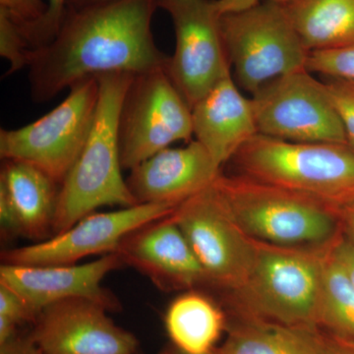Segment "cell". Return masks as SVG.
I'll return each instance as SVG.
<instances>
[{
  "label": "cell",
  "mask_w": 354,
  "mask_h": 354,
  "mask_svg": "<svg viewBox=\"0 0 354 354\" xmlns=\"http://www.w3.org/2000/svg\"><path fill=\"white\" fill-rule=\"evenodd\" d=\"M206 276L208 286L223 293L246 281L256 256V242L230 215L215 183L179 205L171 214Z\"/></svg>",
  "instance_id": "9"
},
{
  "label": "cell",
  "mask_w": 354,
  "mask_h": 354,
  "mask_svg": "<svg viewBox=\"0 0 354 354\" xmlns=\"http://www.w3.org/2000/svg\"><path fill=\"white\" fill-rule=\"evenodd\" d=\"M270 1L274 2V3L281 4V6H286V4L290 3L293 0H270Z\"/></svg>",
  "instance_id": "35"
},
{
  "label": "cell",
  "mask_w": 354,
  "mask_h": 354,
  "mask_svg": "<svg viewBox=\"0 0 354 354\" xmlns=\"http://www.w3.org/2000/svg\"><path fill=\"white\" fill-rule=\"evenodd\" d=\"M250 100L259 134L300 143L346 144L325 83L307 69L270 81Z\"/></svg>",
  "instance_id": "10"
},
{
  "label": "cell",
  "mask_w": 354,
  "mask_h": 354,
  "mask_svg": "<svg viewBox=\"0 0 354 354\" xmlns=\"http://www.w3.org/2000/svg\"><path fill=\"white\" fill-rule=\"evenodd\" d=\"M218 354H320V330L234 315Z\"/></svg>",
  "instance_id": "19"
},
{
  "label": "cell",
  "mask_w": 354,
  "mask_h": 354,
  "mask_svg": "<svg viewBox=\"0 0 354 354\" xmlns=\"http://www.w3.org/2000/svg\"><path fill=\"white\" fill-rule=\"evenodd\" d=\"M108 311L87 298L55 302L39 312L30 337L41 354H134L136 337Z\"/></svg>",
  "instance_id": "13"
},
{
  "label": "cell",
  "mask_w": 354,
  "mask_h": 354,
  "mask_svg": "<svg viewBox=\"0 0 354 354\" xmlns=\"http://www.w3.org/2000/svg\"><path fill=\"white\" fill-rule=\"evenodd\" d=\"M221 174L208 151L196 141L167 148L131 169L127 184L138 204L178 207L215 183Z\"/></svg>",
  "instance_id": "16"
},
{
  "label": "cell",
  "mask_w": 354,
  "mask_h": 354,
  "mask_svg": "<svg viewBox=\"0 0 354 354\" xmlns=\"http://www.w3.org/2000/svg\"><path fill=\"white\" fill-rule=\"evenodd\" d=\"M171 16L176 48L167 71L191 109L230 71L216 0H157Z\"/></svg>",
  "instance_id": "11"
},
{
  "label": "cell",
  "mask_w": 354,
  "mask_h": 354,
  "mask_svg": "<svg viewBox=\"0 0 354 354\" xmlns=\"http://www.w3.org/2000/svg\"><path fill=\"white\" fill-rule=\"evenodd\" d=\"M215 185L230 215L254 241L326 247L342 234L337 209L313 198L235 174L221 172Z\"/></svg>",
  "instance_id": "4"
},
{
  "label": "cell",
  "mask_w": 354,
  "mask_h": 354,
  "mask_svg": "<svg viewBox=\"0 0 354 354\" xmlns=\"http://www.w3.org/2000/svg\"><path fill=\"white\" fill-rule=\"evenodd\" d=\"M122 266L124 263L118 252L82 265L2 264L0 285L19 295L37 316L44 307L69 298H87L113 311L120 308V304L102 283L109 272Z\"/></svg>",
  "instance_id": "14"
},
{
  "label": "cell",
  "mask_w": 354,
  "mask_h": 354,
  "mask_svg": "<svg viewBox=\"0 0 354 354\" xmlns=\"http://www.w3.org/2000/svg\"><path fill=\"white\" fill-rule=\"evenodd\" d=\"M88 1H104V0H88Z\"/></svg>",
  "instance_id": "36"
},
{
  "label": "cell",
  "mask_w": 354,
  "mask_h": 354,
  "mask_svg": "<svg viewBox=\"0 0 354 354\" xmlns=\"http://www.w3.org/2000/svg\"><path fill=\"white\" fill-rule=\"evenodd\" d=\"M37 318L34 310L19 295L0 285V344L17 335V327L23 322Z\"/></svg>",
  "instance_id": "25"
},
{
  "label": "cell",
  "mask_w": 354,
  "mask_h": 354,
  "mask_svg": "<svg viewBox=\"0 0 354 354\" xmlns=\"http://www.w3.org/2000/svg\"><path fill=\"white\" fill-rule=\"evenodd\" d=\"M191 113L195 140L221 167L258 134L251 100L241 94L232 73L198 101Z\"/></svg>",
  "instance_id": "18"
},
{
  "label": "cell",
  "mask_w": 354,
  "mask_h": 354,
  "mask_svg": "<svg viewBox=\"0 0 354 354\" xmlns=\"http://www.w3.org/2000/svg\"><path fill=\"white\" fill-rule=\"evenodd\" d=\"M31 50L17 24L0 9V55L10 64L8 74L28 67Z\"/></svg>",
  "instance_id": "24"
},
{
  "label": "cell",
  "mask_w": 354,
  "mask_h": 354,
  "mask_svg": "<svg viewBox=\"0 0 354 354\" xmlns=\"http://www.w3.org/2000/svg\"><path fill=\"white\" fill-rule=\"evenodd\" d=\"M221 24L235 82L251 95L278 77L306 69L309 51L285 6L267 0L223 14Z\"/></svg>",
  "instance_id": "6"
},
{
  "label": "cell",
  "mask_w": 354,
  "mask_h": 354,
  "mask_svg": "<svg viewBox=\"0 0 354 354\" xmlns=\"http://www.w3.org/2000/svg\"><path fill=\"white\" fill-rule=\"evenodd\" d=\"M0 9L6 11L20 27L38 22L46 10L44 0H0Z\"/></svg>",
  "instance_id": "28"
},
{
  "label": "cell",
  "mask_w": 354,
  "mask_h": 354,
  "mask_svg": "<svg viewBox=\"0 0 354 354\" xmlns=\"http://www.w3.org/2000/svg\"><path fill=\"white\" fill-rule=\"evenodd\" d=\"M118 253L165 292L208 286L187 239L171 215L138 228L121 242Z\"/></svg>",
  "instance_id": "15"
},
{
  "label": "cell",
  "mask_w": 354,
  "mask_h": 354,
  "mask_svg": "<svg viewBox=\"0 0 354 354\" xmlns=\"http://www.w3.org/2000/svg\"><path fill=\"white\" fill-rule=\"evenodd\" d=\"M325 86L346 133V144L354 152V82L328 78Z\"/></svg>",
  "instance_id": "27"
},
{
  "label": "cell",
  "mask_w": 354,
  "mask_h": 354,
  "mask_svg": "<svg viewBox=\"0 0 354 354\" xmlns=\"http://www.w3.org/2000/svg\"><path fill=\"white\" fill-rule=\"evenodd\" d=\"M322 334L320 354H354V344Z\"/></svg>",
  "instance_id": "30"
},
{
  "label": "cell",
  "mask_w": 354,
  "mask_h": 354,
  "mask_svg": "<svg viewBox=\"0 0 354 354\" xmlns=\"http://www.w3.org/2000/svg\"><path fill=\"white\" fill-rule=\"evenodd\" d=\"M68 0H48L46 10L38 22L19 28L31 50L41 48L51 41L62 24Z\"/></svg>",
  "instance_id": "26"
},
{
  "label": "cell",
  "mask_w": 354,
  "mask_h": 354,
  "mask_svg": "<svg viewBox=\"0 0 354 354\" xmlns=\"http://www.w3.org/2000/svg\"><path fill=\"white\" fill-rule=\"evenodd\" d=\"M230 162L235 174L337 209L354 201V152L346 144L300 143L258 133Z\"/></svg>",
  "instance_id": "5"
},
{
  "label": "cell",
  "mask_w": 354,
  "mask_h": 354,
  "mask_svg": "<svg viewBox=\"0 0 354 354\" xmlns=\"http://www.w3.org/2000/svg\"><path fill=\"white\" fill-rule=\"evenodd\" d=\"M26 354H41L39 353L38 348L35 346L34 342H32L31 337H30L29 344H28L27 351Z\"/></svg>",
  "instance_id": "34"
},
{
  "label": "cell",
  "mask_w": 354,
  "mask_h": 354,
  "mask_svg": "<svg viewBox=\"0 0 354 354\" xmlns=\"http://www.w3.org/2000/svg\"><path fill=\"white\" fill-rule=\"evenodd\" d=\"M176 206L158 203L137 204L84 216L68 230L41 242L3 251V264L75 265L94 255L118 252L123 239L138 228L171 215Z\"/></svg>",
  "instance_id": "12"
},
{
  "label": "cell",
  "mask_w": 354,
  "mask_h": 354,
  "mask_svg": "<svg viewBox=\"0 0 354 354\" xmlns=\"http://www.w3.org/2000/svg\"><path fill=\"white\" fill-rule=\"evenodd\" d=\"M330 246L256 242L255 261L246 281L236 290L225 292L232 315L318 330L317 310Z\"/></svg>",
  "instance_id": "3"
},
{
  "label": "cell",
  "mask_w": 354,
  "mask_h": 354,
  "mask_svg": "<svg viewBox=\"0 0 354 354\" xmlns=\"http://www.w3.org/2000/svg\"><path fill=\"white\" fill-rule=\"evenodd\" d=\"M165 329L174 348L184 354H211L227 330V318L215 300L187 290L169 304Z\"/></svg>",
  "instance_id": "20"
},
{
  "label": "cell",
  "mask_w": 354,
  "mask_h": 354,
  "mask_svg": "<svg viewBox=\"0 0 354 354\" xmlns=\"http://www.w3.org/2000/svg\"><path fill=\"white\" fill-rule=\"evenodd\" d=\"M285 6L309 53L354 43V0H293Z\"/></svg>",
  "instance_id": "21"
},
{
  "label": "cell",
  "mask_w": 354,
  "mask_h": 354,
  "mask_svg": "<svg viewBox=\"0 0 354 354\" xmlns=\"http://www.w3.org/2000/svg\"><path fill=\"white\" fill-rule=\"evenodd\" d=\"M316 324L323 334L354 344V286L330 247L324 265Z\"/></svg>",
  "instance_id": "22"
},
{
  "label": "cell",
  "mask_w": 354,
  "mask_h": 354,
  "mask_svg": "<svg viewBox=\"0 0 354 354\" xmlns=\"http://www.w3.org/2000/svg\"><path fill=\"white\" fill-rule=\"evenodd\" d=\"M59 184L38 167L4 160L0 174V223L6 234L32 241L53 234Z\"/></svg>",
  "instance_id": "17"
},
{
  "label": "cell",
  "mask_w": 354,
  "mask_h": 354,
  "mask_svg": "<svg viewBox=\"0 0 354 354\" xmlns=\"http://www.w3.org/2000/svg\"><path fill=\"white\" fill-rule=\"evenodd\" d=\"M330 252L354 286V241L342 232L330 246Z\"/></svg>",
  "instance_id": "29"
},
{
  "label": "cell",
  "mask_w": 354,
  "mask_h": 354,
  "mask_svg": "<svg viewBox=\"0 0 354 354\" xmlns=\"http://www.w3.org/2000/svg\"><path fill=\"white\" fill-rule=\"evenodd\" d=\"M97 99V77L79 81L62 104L38 120L0 130V156L34 165L62 185L85 145Z\"/></svg>",
  "instance_id": "7"
},
{
  "label": "cell",
  "mask_w": 354,
  "mask_h": 354,
  "mask_svg": "<svg viewBox=\"0 0 354 354\" xmlns=\"http://www.w3.org/2000/svg\"><path fill=\"white\" fill-rule=\"evenodd\" d=\"M160 354H184L181 353V351H179L178 349L174 348V346H167V348H165L162 349V353ZM211 354H218L216 353V351H214L213 353Z\"/></svg>",
  "instance_id": "33"
},
{
  "label": "cell",
  "mask_w": 354,
  "mask_h": 354,
  "mask_svg": "<svg viewBox=\"0 0 354 354\" xmlns=\"http://www.w3.org/2000/svg\"><path fill=\"white\" fill-rule=\"evenodd\" d=\"M259 3V0H216V8L221 15L239 12Z\"/></svg>",
  "instance_id": "31"
},
{
  "label": "cell",
  "mask_w": 354,
  "mask_h": 354,
  "mask_svg": "<svg viewBox=\"0 0 354 354\" xmlns=\"http://www.w3.org/2000/svg\"><path fill=\"white\" fill-rule=\"evenodd\" d=\"M134 76L124 72L97 76L94 121L80 155L59 186L53 235L102 207L138 204L122 177L120 144L121 108Z\"/></svg>",
  "instance_id": "2"
},
{
  "label": "cell",
  "mask_w": 354,
  "mask_h": 354,
  "mask_svg": "<svg viewBox=\"0 0 354 354\" xmlns=\"http://www.w3.org/2000/svg\"><path fill=\"white\" fill-rule=\"evenodd\" d=\"M192 113L165 70L133 77L120 118L121 164L134 169L178 141H192Z\"/></svg>",
  "instance_id": "8"
},
{
  "label": "cell",
  "mask_w": 354,
  "mask_h": 354,
  "mask_svg": "<svg viewBox=\"0 0 354 354\" xmlns=\"http://www.w3.org/2000/svg\"><path fill=\"white\" fill-rule=\"evenodd\" d=\"M306 69L327 78L354 82V43L335 50L310 53Z\"/></svg>",
  "instance_id": "23"
},
{
  "label": "cell",
  "mask_w": 354,
  "mask_h": 354,
  "mask_svg": "<svg viewBox=\"0 0 354 354\" xmlns=\"http://www.w3.org/2000/svg\"><path fill=\"white\" fill-rule=\"evenodd\" d=\"M157 9V0H68L55 38L30 53L32 99L46 102L102 74L167 69L152 31Z\"/></svg>",
  "instance_id": "1"
},
{
  "label": "cell",
  "mask_w": 354,
  "mask_h": 354,
  "mask_svg": "<svg viewBox=\"0 0 354 354\" xmlns=\"http://www.w3.org/2000/svg\"><path fill=\"white\" fill-rule=\"evenodd\" d=\"M342 230L349 239L354 241V201L337 209Z\"/></svg>",
  "instance_id": "32"
}]
</instances>
